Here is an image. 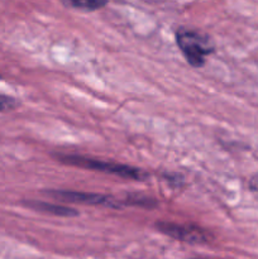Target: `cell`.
I'll list each match as a JSON object with an SVG mask.
<instances>
[{
    "label": "cell",
    "instance_id": "5b68a950",
    "mask_svg": "<svg viewBox=\"0 0 258 259\" xmlns=\"http://www.w3.org/2000/svg\"><path fill=\"white\" fill-rule=\"evenodd\" d=\"M27 206L32 207V209L37 210V211L46 212L50 215H56V217H62V218H71V217H77L78 211L71 207L62 206V205H56L51 204V202L45 201H28Z\"/></svg>",
    "mask_w": 258,
    "mask_h": 259
},
{
    "label": "cell",
    "instance_id": "7a4b0ae2",
    "mask_svg": "<svg viewBox=\"0 0 258 259\" xmlns=\"http://www.w3.org/2000/svg\"><path fill=\"white\" fill-rule=\"evenodd\" d=\"M176 43L180 51L192 67H201L205 65L206 57L214 52V43L209 35L200 30L190 28H179L176 30Z\"/></svg>",
    "mask_w": 258,
    "mask_h": 259
},
{
    "label": "cell",
    "instance_id": "ba28073f",
    "mask_svg": "<svg viewBox=\"0 0 258 259\" xmlns=\"http://www.w3.org/2000/svg\"><path fill=\"white\" fill-rule=\"evenodd\" d=\"M146 2H148V3H159V2H162V0H146Z\"/></svg>",
    "mask_w": 258,
    "mask_h": 259
},
{
    "label": "cell",
    "instance_id": "8992f818",
    "mask_svg": "<svg viewBox=\"0 0 258 259\" xmlns=\"http://www.w3.org/2000/svg\"><path fill=\"white\" fill-rule=\"evenodd\" d=\"M63 5L72 9L83 10V12H95L101 9L109 3V0H60Z\"/></svg>",
    "mask_w": 258,
    "mask_h": 259
},
{
    "label": "cell",
    "instance_id": "6da1fadb",
    "mask_svg": "<svg viewBox=\"0 0 258 259\" xmlns=\"http://www.w3.org/2000/svg\"><path fill=\"white\" fill-rule=\"evenodd\" d=\"M57 161L65 163L67 166L80 167V168L90 169V171L101 172V174L113 175V176L121 177V179L134 180V181H144L148 179V174L142 171L137 167L126 166L123 163H115V162L103 161V159L93 158V157L81 156V154H56Z\"/></svg>",
    "mask_w": 258,
    "mask_h": 259
},
{
    "label": "cell",
    "instance_id": "3957f363",
    "mask_svg": "<svg viewBox=\"0 0 258 259\" xmlns=\"http://www.w3.org/2000/svg\"><path fill=\"white\" fill-rule=\"evenodd\" d=\"M156 228L167 237L189 244H206L211 234L202 228L192 224H177L171 222H157Z\"/></svg>",
    "mask_w": 258,
    "mask_h": 259
},
{
    "label": "cell",
    "instance_id": "52a82bcc",
    "mask_svg": "<svg viewBox=\"0 0 258 259\" xmlns=\"http://www.w3.org/2000/svg\"><path fill=\"white\" fill-rule=\"evenodd\" d=\"M18 105H19V101L15 100L14 98H12V96L2 95V94H0V113L14 110Z\"/></svg>",
    "mask_w": 258,
    "mask_h": 259
},
{
    "label": "cell",
    "instance_id": "9c48e42d",
    "mask_svg": "<svg viewBox=\"0 0 258 259\" xmlns=\"http://www.w3.org/2000/svg\"><path fill=\"white\" fill-rule=\"evenodd\" d=\"M190 259H217V258H207V257H200V258H190Z\"/></svg>",
    "mask_w": 258,
    "mask_h": 259
},
{
    "label": "cell",
    "instance_id": "277c9868",
    "mask_svg": "<svg viewBox=\"0 0 258 259\" xmlns=\"http://www.w3.org/2000/svg\"><path fill=\"white\" fill-rule=\"evenodd\" d=\"M47 196L53 197L56 200L73 204L82 205H105L110 207L125 206V199H115L103 194H94V192H81V191H62V190H50L45 191Z\"/></svg>",
    "mask_w": 258,
    "mask_h": 259
}]
</instances>
